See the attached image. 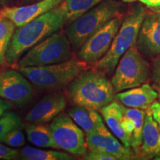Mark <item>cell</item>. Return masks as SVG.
<instances>
[{
	"label": "cell",
	"mask_w": 160,
	"mask_h": 160,
	"mask_svg": "<svg viewBox=\"0 0 160 160\" xmlns=\"http://www.w3.org/2000/svg\"><path fill=\"white\" fill-rule=\"evenodd\" d=\"M65 22L63 16L56 8L25 25L17 27L6 53V62L9 65L17 63L26 52L59 31Z\"/></svg>",
	"instance_id": "1"
},
{
	"label": "cell",
	"mask_w": 160,
	"mask_h": 160,
	"mask_svg": "<svg viewBox=\"0 0 160 160\" xmlns=\"http://www.w3.org/2000/svg\"><path fill=\"white\" fill-rule=\"evenodd\" d=\"M102 70H85L68 85V98L74 105L100 111L113 101L116 91Z\"/></svg>",
	"instance_id": "2"
},
{
	"label": "cell",
	"mask_w": 160,
	"mask_h": 160,
	"mask_svg": "<svg viewBox=\"0 0 160 160\" xmlns=\"http://www.w3.org/2000/svg\"><path fill=\"white\" fill-rule=\"evenodd\" d=\"M19 68V71L37 88L57 91L68 85L81 72L87 69V63L78 58H72L53 65Z\"/></svg>",
	"instance_id": "3"
},
{
	"label": "cell",
	"mask_w": 160,
	"mask_h": 160,
	"mask_svg": "<svg viewBox=\"0 0 160 160\" xmlns=\"http://www.w3.org/2000/svg\"><path fill=\"white\" fill-rule=\"evenodd\" d=\"M146 16L145 10L140 4L133 6L120 26L108 53L95 63L96 68L112 74L120 59L132 46L137 44L142 24Z\"/></svg>",
	"instance_id": "4"
},
{
	"label": "cell",
	"mask_w": 160,
	"mask_h": 160,
	"mask_svg": "<svg viewBox=\"0 0 160 160\" xmlns=\"http://www.w3.org/2000/svg\"><path fill=\"white\" fill-rule=\"evenodd\" d=\"M121 5L114 0H102L75 21L67 31L73 50H79L93 33L119 14Z\"/></svg>",
	"instance_id": "5"
},
{
	"label": "cell",
	"mask_w": 160,
	"mask_h": 160,
	"mask_svg": "<svg viewBox=\"0 0 160 160\" xmlns=\"http://www.w3.org/2000/svg\"><path fill=\"white\" fill-rule=\"evenodd\" d=\"M71 44L65 36L54 33L31 48L18 61L20 67L53 65L72 59Z\"/></svg>",
	"instance_id": "6"
},
{
	"label": "cell",
	"mask_w": 160,
	"mask_h": 160,
	"mask_svg": "<svg viewBox=\"0 0 160 160\" xmlns=\"http://www.w3.org/2000/svg\"><path fill=\"white\" fill-rule=\"evenodd\" d=\"M150 73L148 63L133 45L120 59L111 83L116 92H121L143 85L149 79Z\"/></svg>",
	"instance_id": "7"
},
{
	"label": "cell",
	"mask_w": 160,
	"mask_h": 160,
	"mask_svg": "<svg viewBox=\"0 0 160 160\" xmlns=\"http://www.w3.org/2000/svg\"><path fill=\"white\" fill-rule=\"evenodd\" d=\"M49 127L56 148L76 156L87 153L85 133L68 116L61 113L52 120Z\"/></svg>",
	"instance_id": "8"
},
{
	"label": "cell",
	"mask_w": 160,
	"mask_h": 160,
	"mask_svg": "<svg viewBox=\"0 0 160 160\" xmlns=\"http://www.w3.org/2000/svg\"><path fill=\"white\" fill-rule=\"evenodd\" d=\"M122 25V19L115 17L93 33L78 52L77 58L86 63H97L105 56L112 45Z\"/></svg>",
	"instance_id": "9"
},
{
	"label": "cell",
	"mask_w": 160,
	"mask_h": 160,
	"mask_svg": "<svg viewBox=\"0 0 160 160\" xmlns=\"http://www.w3.org/2000/svg\"><path fill=\"white\" fill-rule=\"evenodd\" d=\"M32 88L21 72L13 69L0 73V97L19 107H23L31 100Z\"/></svg>",
	"instance_id": "10"
},
{
	"label": "cell",
	"mask_w": 160,
	"mask_h": 160,
	"mask_svg": "<svg viewBox=\"0 0 160 160\" xmlns=\"http://www.w3.org/2000/svg\"><path fill=\"white\" fill-rule=\"evenodd\" d=\"M87 147L91 151L103 152L117 157L118 160L134 159V155L130 148L120 143L105 127L102 125L97 131L86 134Z\"/></svg>",
	"instance_id": "11"
},
{
	"label": "cell",
	"mask_w": 160,
	"mask_h": 160,
	"mask_svg": "<svg viewBox=\"0 0 160 160\" xmlns=\"http://www.w3.org/2000/svg\"><path fill=\"white\" fill-rule=\"evenodd\" d=\"M62 2L63 0H39L28 5L4 7L0 10V18L8 19L17 27H20L55 9Z\"/></svg>",
	"instance_id": "12"
},
{
	"label": "cell",
	"mask_w": 160,
	"mask_h": 160,
	"mask_svg": "<svg viewBox=\"0 0 160 160\" xmlns=\"http://www.w3.org/2000/svg\"><path fill=\"white\" fill-rule=\"evenodd\" d=\"M140 53L150 58L160 55V12L145 16L137 42Z\"/></svg>",
	"instance_id": "13"
},
{
	"label": "cell",
	"mask_w": 160,
	"mask_h": 160,
	"mask_svg": "<svg viewBox=\"0 0 160 160\" xmlns=\"http://www.w3.org/2000/svg\"><path fill=\"white\" fill-rule=\"evenodd\" d=\"M67 101L65 95L59 92L49 93L40 99L25 117L30 123H47L55 119L65 109Z\"/></svg>",
	"instance_id": "14"
},
{
	"label": "cell",
	"mask_w": 160,
	"mask_h": 160,
	"mask_svg": "<svg viewBox=\"0 0 160 160\" xmlns=\"http://www.w3.org/2000/svg\"><path fill=\"white\" fill-rule=\"evenodd\" d=\"M157 97V92L148 83L119 92L116 95V98L122 105L140 110H148Z\"/></svg>",
	"instance_id": "15"
},
{
	"label": "cell",
	"mask_w": 160,
	"mask_h": 160,
	"mask_svg": "<svg viewBox=\"0 0 160 160\" xmlns=\"http://www.w3.org/2000/svg\"><path fill=\"white\" fill-rule=\"evenodd\" d=\"M139 153L146 159L160 158V131L149 109L145 113Z\"/></svg>",
	"instance_id": "16"
},
{
	"label": "cell",
	"mask_w": 160,
	"mask_h": 160,
	"mask_svg": "<svg viewBox=\"0 0 160 160\" xmlns=\"http://www.w3.org/2000/svg\"><path fill=\"white\" fill-rule=\"evenodd\" d=\"M108 127L120 140L123 145L131 148L130 139L122 127L123 105L113 100L100 110Z\"/></svg>",
	"instance_id": "17"
},
{
	"label": "cell",
	"mask_w": 160,
	"mask_h": 160,
	"mask_svg": "<svg viewBox=\"0 0 160 160\" xmlns=\"http://www.w3.org/2000/svg\"><path fill=\"white\" fill-rule=\"evenodd\" d=\"M68 114L86 134L97 131L104 125L102 119L97 111L82 106L74 105L70 108Z\"/></svg>",
	"instance_id": "18"
},
{
	"label": "cell",
	"mask_w": 160,
	"mask_h": 160,
	"mask_svg": "<svg viewBox=\"0 0 160 160\" xmlns=\"http://www.w3.org/2000/svg\"><path fill=\"white\" fill-rule=\"evenodd\" d=\"M102 0H63L57 8L63 16L65 22H73Z\"/></svg>",
	"instance_id": "19"
},
{
	"label": "cell",
	"mask_w": 160,
	"mask_h": 160,
	"mask_svg": "<svg viewBox=\"0 0 160 160\" xmlns=\"http://www.w3.org/2000/svg\"><path fill=\"white\" fill-rule=\"evenodd\" d=\"M30 142L38 147L56 148L49 126L44 123H31L25 127Z\"/></svg>",
	"instance_id": "20"
},
{
	"label": "cell",
	"mask_w": 160,
	"mask_h": 160,
	"mask_svg": "<svg viewBox=\"0 0 160 160\" xmlns=\"http://www.w3.org/2000/svg\"><path fill=\"white\" fill-rule=\"evenodd\" d=\"M123 113L131 117L134 122V131L131 136L130 142L131 147L134 150L136 153H139L142 142V131L146 112L140 109L132 108L125 106L124 107L123 105Z\"/></svg>",
	"instance_id": "21"
},
{
	"label": "cell",
	"mask_w": 160,
	"mask_h": 160,
	"mask_svg": "<svg viewBox=\"0 0 160 160\" xmlns=\"http://www.w3.org/2000/svg\"><path fill=\"white\" fill-rule=\"evenodd\" d=\"M22 159L25 160H71L74 157L71 153L65 152L40 150L26 146L21 151Z\"/></svg>",
	"instance_id": "22"
},
{
	"label": "cell",
	"mask_w": 160,
	"mask_h": 160,
	"mask_svg": "<svg viewBox=\"0 0 160 160\" xmlns=\"http://www.w3.org/2000/svg\"><path fill=\"white\" fill-rule=\"evenodd\" d=\"M17 26L6 18H0V68L5 62L6 53Z\"/></svg>",
	"instance_id": "23"
},
{
	"label": "cell",
	"mask_w": 160,
	"mask_h": 160,
	"mask_svg": "<svg viewBox=\"0 0 160 160\" xmlns=\"http://www.w3.org/2000/svg\"><path fill=\"white\" fill-rule=\"evenodd\" d=\"M22 126V119L18 113L8 111L0 117V142H2L8 133Z\"/></svg>",
	"instance_id": "24"
},
{
	"label": "cell",
	"mask_w": 160,
	"mask_h": 160,
	"mask_svg": "<svg viewBox=\"0 0 160 160\" xmlns=\"http://www.w3.org/2000/svg\"><path fill=\"white\" fill-rule=\"evenodd\" d=\"M2 142L10 147H21L25 144V136L20 128H16L8 133Z\"/></svg>",
	"instance_id": "25"
},
{
	"label": "cell",
	"mask_w": 160,
	"mask_h": 160,
	"mask_svg": "<svg viewBox=\"0 0 160 160\" xmlns=\"http://www.w3.org/2000/svg\"><path fill=\"white\" fill-rule=\"evenodd\" d=\"M151 82L153 88L160 90V55L154 59L152 65Z\"/></svg>",
	"instance_id": "26"
},
{
	"label": "cell",
	"mask_w": 160,
	"mask_h": 160,
	"mask_svg": "<svg viewBox=\"0 0 160 160\" xmlns=\"http://www.w3.org/2000/svg\"><path fill=\"white\" fill-rule=\"evenodd\" d=\"M19 156V152L17 149L10 148V146L0 144V159L5 160L17 159Z\"/></svg>",
	"instance_id": "27"
},
{
	"label": "cell",
	"mask_w": 160,
	"mask_h": 160,
	"mask_svg": "<svg viewBox=\"0 0 160 160\" xmlns=\"http://www.w3.org/2000/svg\"><path fill=\"white\" fill-rule=\"evenodd\" d=\"M84 159L87 160H118L117 157L103 152L91 151L87 152L83 156Z\"/></svg>",
	"instance_id": "28"
},
{
	"label": "cell",
	"mask_w": 160,
	"mask_h": 160,
	"mask_svg": "<svg viewBox=\"0 0 160 160\" xmlns=\"http://www.w3.org/2000/svg\"><path fill=\"white\" fill-rule=\"evenodd\" d=\"M150 111L151 112V114L153 116V119L157 122L158 128L160 131V102L157 101H154L151 104L149 108Z\"/></svg>",
	"instance_id": "29"
},
{
	"label": "cell",
	"mask_w": 160,
	"mask_h": 160,
	"mask_svg": "<svg viewBox=\"0 0 160 160\" xmlns=\"http://www.w3.org/2000/svg\"><path fill=\"white\" fill-rule=\"evenodd\" d=\"M11 108V106L8 102L6 101L5 99L0 97V117L2 116L5 112Z\"/></svg>",
	"instance_id": "30"
},
{
	"label": "cell",
	"mask_w": 160,
	"mask_h": 160,
	"mask_svg": "<svg viewBox=\"0 0 160 160\" xmlns=\"http://www.w3.org/2000/svg\"><path fill=\"white\" fill-rule=\"evenodd\" d=\"M146 6L153 8H160V0H139Z\"/></svg>",
	"instance_id": "31"
},
{
	"label": "cell",
	"mask_w": 160,
	"mask_h": 160,
	"mask_svg": "<svg viewBox=\"0 0 160 160\" xmlns=\"http://www.w3.org/2000/svg\"><path fill=\"white\" fill-rule=\"evenodd\" d=\"M9 0H0V5H5L7 2H8Z\"/></svg>",
	"instance_id": "32"
},
{
	"label": "cell",
	"mask_w": 160,
	"mask_h": 160,
	"mask_svg": "<svg viewBox=\"0 0 160 160\" xmlns=\"http://www.w3.org/2000/svg\"><path fill=\"white\" fill-rule=\"evenodd\" d=\"M122 1L125 2H134L136 0H122Z\"/></svg>",
	"instance_id": "33"
},
{
	"label": "cell",
	"mask_w": 160,
	"mask_h": 160,
	"mask_svg": "<svg viewBox=\"0 0 160 160\" xmlns=\"http://www.w3.org/2000/svg\"><path fill=\"white\" fill-rule=\"evenodd\" d=\"M158 98H159V102H160V90L159 91V93H158Z\"/></svg>",
	"instance_id": "34"
},
{
	"label": "cell",
	"mask_w": 160,
	"mask_h": 160,
	"mask_svg": "<svg viewBox=\"0 0 160 160\" xmlns=\"http://www.w3.org/2000/svg\"><path fill=\"white\" fill-rule=\"evenodd\" d=\"M25 1H28V2L33 1V2H38V1H39V0H25Z\"/></svg>",
	"instance_id": "35"
},
{
	"label": "cell",
	"mask_w": 160,
	"mask_h": 160,
	"mask_svg": "<svg viewBox=\"0 0 160 160\" xmlns=\"http://www.w3.org/2000/svg\"><path fill=\"white\" fill-rule=\"evenodd\" d=\"M156 11L160 12V8H157V9H156Z\"/></svg>",
	"instance_id": "36"
}]
</instances>
